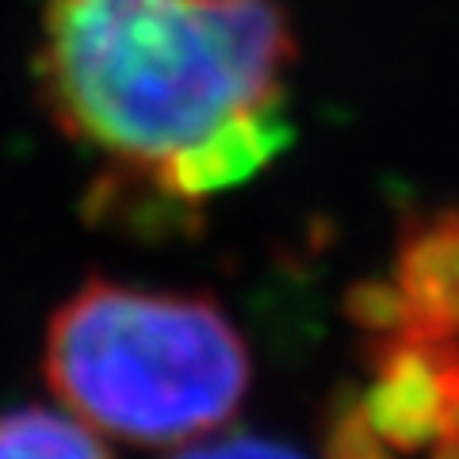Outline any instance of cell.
I'll return each instance as SVG.
<instances>
[{"label": "cell", "mask_w": 459, "mask_h": 459, "mask_svg": "<svg viewBox=\"0 0 459 459\" xmlns=\"http://www.w3.org/2000/svg\"><path fill=\"white\" fill-rule=\"evenodd\" d=\"M291 62L276 0H42L35 89L96 157L89 219L177 238L291 146Z\"/></svg>", "instance_id": "cell-1"}, {"label": "cell", "mask_w": 459, "mask_h": 459, "mask_svg": "<svg viewBox=\"0 0 459 459\" xmlns=\"http://www.w3.org/2000/svg\"><path fill=\"white\" fill-rule=\"evenodd\" d=\"M42 376L92 433L169 448L234 418L253 360L211 295L92 276L50 314Z\"/></svg>", "instance_id": "cell-2"}, {"label": "cell", "mask_w": 459, "mask_h": 459, "mask_svg": "<svg viewBox=\"0 0 459 459\" xmlns=\"http://www.w3.org/2000/svg\"><path fill=\"white\" fill-rule=\"evenodd\" d=\"M364 383H344L356 418L391 459H459V333H364Z\"/></svg>", "instance_id": "cell-3"}, {"label": "cell", "mask_w": 459, "mask_h": 459, "mask_svg": "<svg viewBox=\"0 0 459 459\" xmlns=\"http://www.w3.org/2000/svg\"><path fill=\"white\" fill-rule=\"evenodd\" d=\"M386 280L406 303L410 325L459 333V207L406 214Z\"/></svg>", "instance_id": "cell-4"}, {"label": "cell", "mask_w": 459, "mask_h": 459, "mask_svg": "<svg viewBox=\"0 0 459 459\" xmlns=\"http://www.w3.org/2000/svg\"><path fill=\"white\" fill-rule=\"evenodd\" d=\"M0 459H111V452L74 413L16 406L0 413Z\"/></svg>", "instance_id": "cell-5"}, {"label": "cell", "mask_w": 459, "mask_h": 459, "mask_svg": "<svg viewBox=\"0 0 459 459\" xmlns=\"http://www.w3.org/2000/svg\"><path fill=\"white\" fill-rule=\"evenodd\" d=\"M169 459H307L295 444L264 437V433H207L199 440L180 444Z\"/></svg>", "instance_id": "cell-6"}]
</instances>
